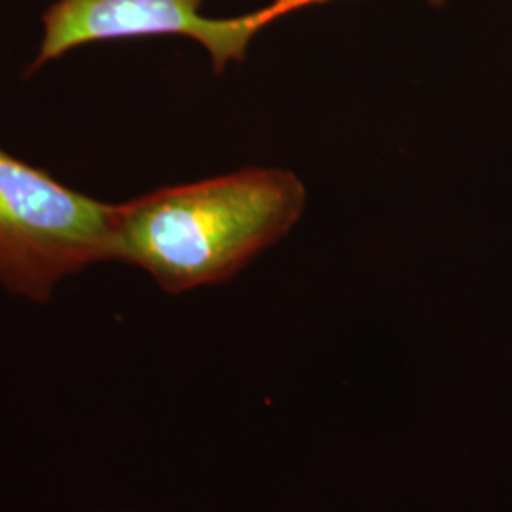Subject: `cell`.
<instances>
[{
    "label": "cell",
    "instance_id": "cell-1",
    "mask_svg": "<svg viewBox=\"0 0 512 512\" xmlns=\"http://www.w3.org/2000/svg\"><path fill=\"white\" fill-rule=\"evenodd\" d=\"M306 188L283 169H243L114 205L109 260L145 270L167 293L217 285L283 238Z\"/></svg>",
    "mask_w": 512,
    "mask_h": 512
},
{
    "label": "cell",
    "instance_id": "cell-2",
    "mask_svg": "<svg viewBox=\"0 0 512 512\" xmlns=\"http://www.w3.org/2000/svg\"><path fill=\"white\" fill-rule=\"evenodd\" d=\"M114 205L55 181L0 148V285L46 302L55 287L109 260Z\"/></svg>",
    "mask_w": 512,
    "mask_h": 512
},
{
    "label": "cell",
    "instance_id": "cell-3",
    "mask_svg": "<svg viewBox=\"0 0 512 512\" xmlns=\"http://www.w3.org/2000/svg\"><path fill=\"white\" fill-rule=\"evenodd\" d=\"M202 8L203 0H55L42 14V37L29 73L84 44L148 37L190 38L207 52L215 73H222L245 59L264 27L304 4L274 0L236 18H211Z\"/></svg>",
    "mask_w": 512,
    "mask_h": 512
},
{
    "label": "cell",
    "instance_id": "cell-4",
    "mask_svg": "<svg viewBox=\"0 0 512 512\" xmlns=\"http://www.w3.org/2000/svg\"><path fill=\"white\" fill-rule=\"evenodd\" d=\"M308 2V6H313V4H323V2H329V0H306ZM429 4H433V6H442V4H446V0H427Z\"/></svg>",
    "mask_w": 512,
    "mask_h": 512
}]
</instances>
